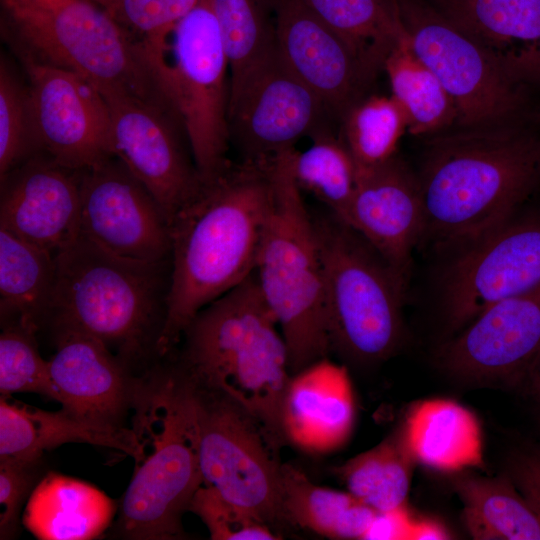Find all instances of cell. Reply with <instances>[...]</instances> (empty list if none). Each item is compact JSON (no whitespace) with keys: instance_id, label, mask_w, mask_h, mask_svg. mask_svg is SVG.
<instances>
[{"instance_id":"1","label":"cell","mask_w":540,"mask_h":540,"mask_svg":"<svg viewBox=\"0 0 540 540\" xmlns=\"http://www.w3.org/2000/svg\"><path fill=\"white\" fill-rule=\"evenodd\" d=\"M538 124L454 126L426 137L417 175L425 234L457 249L523 210L540 190Z\"/></svg>"},{"instance_id":"2","label":"cell","mask_w":540,"mask_h":540,"mask_svg":"<svg viewBox=\"0 0 540 540\" xmlns=\"http://www.w3.org/2000/svg\"><path fill=\"white\" fill-rule=\"evenodd\" d=\"M271 202L266 162L242 160L204 183L170 226L171 281L160 359L172 354L194 317L254 272Z\"/></svg>"},{"instance_id":"3","label":"cell","mask_w":540,"mask_h":540,"mask_svg":"<svg viewBox=\"0 0 540 540\" xmlns=\"http://www.w3.org/2000/svg\"><path fill=\"white\" fill-rule=\"evenodd\" d=\"M55 258V288L43 328L52 335L91 336L134 373L143 374L160 360L157 345L167 314L170 258L121 257L81 234Z\"/></svg>"},{"instance_id":"4","label":"cell","mask_w":540,"mask_h":540,"mask_svg":"<svg viewBox=\"0 0 540 540\" xmlns=\"http://www.w3.org/2000/svg\"><path fill=\"white\" fill-rule=\"evenodd\" d=\"M132 411L131 428L141 452L114 534L132 540L181 539L182 516L204 483L194 385L175 362L159 360L140 375Z\"/></svg>"},{"instance_id":"5","label":"cell","mask_w":540,"mask_h":540,"mask_svg":"<svg viewBox=\"0 0 540 540\" xmlns=\"http://www.w3.org/2000/svg\"><path fill=\"white\" fill-rule=\"evenodd\" d=\"M176 364L198 387L224 394L277 451L286 443L282 407L288 350L254 274L204 307L185 329Z\"/></svg>"},{"instance_id":"6","label":"cell","mask_w":540,"mask_h":540,"mask_svg":"<svg viewBox=\"0 0 540 540\" xmlns=\"http://www.w3.org/2000/svg\"><path fill=\"white\" fill-rule=\"evenodd\" d=\"M294 152L268 161L271 202L253 272L285 340L291 375L331 351L323 264L312 214L293 175Z\"/></svg>"},{"instance_id":"7","label":"cell","mask_w":540,"mask_h":540,"mask_svg":"<svg viewBox=\"0 0 540 540\" xmlns=\"http://www.w3.org/2000/svg\"><path fill=\"white\" fill-rule=\"evenodd\" d=\"M311 214L323 264L330 350L362 364L390 357L403 337L406 286L352 227L327 209Z\"/></svg>"},{"instance_id":"8","label":"cell","mask_w":540,"mask_h":540,"mask_svg":"<svg viewBox=\"0 0 540 540\" xmlns=\"http://www.w3.org/2000/svg\"><path fill=\"white\" fill-rule=\"evenodd\" d=\"M157 89L180 121L204 183L231 162L229 65L210 0H200L159 43L142 46Z\"/></svg>"},{"instance_id":"9","label":"cell","mask_w":540,"mask_h":540,"mask_svg":"<svg viewBox=\"0 0 540 540\" xmlns=\"http://www.w3.org/2000/svg\"><path fill=\"white\" fill-rule=\"evenodd\" d=\"M411 49L436 75L456 111L455 126L535 120L533 83L491 54L427 0H396Z\"/></svg>"},{"instance_id":"10","label":"cell","mask_w":540,"mask_h":540,"mask_svg":"<svg viewBox=\"0 0 540 540\" xmlns=\"http://www.w3.org/2000/svg\"><path fill=\"white\" fill-rule=\"evenodd\" d=\"M10 18L21 51L34 59L81 76L103 94L132 95L168 108L140 42L100 6L69 0Z\"/></svg>"},{"instance_id":"11","label":"cell","mask_w":540,"mask_h":540,"mask_svg":"<svg viewBox=\"0 0 540 540\" xmlns=\"http://www.w3.org/2000/svg\"><path fill=\"white\" fill-rule=\"evenodd\" d=\"M193 385L203 485L274 531L289 524L282 506V464L277 451L236 402L222 393Z\"/></svg>"},{"instance_id":"12","label":"cell","mask_w":540,"mask_h":540,"mask_svg":"<svg viewBox=\"0 0 540 540\" xmlns=\"http://www.w3.org/2000/svg\"><path fill=\"white\" fill-rule=\"evenodd\" d=\"M540 286V207L457 248L443 270L447 323L459 332L491 305Z\"/></svg>"},{"instance_id":"13","label":"cell","mask_w":540,"mask_h":540,"mask_svg":"<svg viewBox=\"0 0 540 540\" xmlns=\"http://www.w3.org/2000/svg\"><path fill=\"white\" fill-rule=\"evenodd\" d=\"M323 101L288 67L277 46L229 85L230 141L242 160L266 162L329 126Z\"/></svg>"},{"instance_id":"14","label":"cell","mask_w":540,"mask_h":540,"mask_svg":"<svg viewBox=\"0 0 540 540\" xmlns=\"http://www.w3.org/2000/svg\"><path fill=\"white\" fill-rule=\"evenodd\" d=\"M21 59L29 80L31 126L38 152L78 171L114 157L105 96L71 71L40 62L25 52Z\"/></svg>"},{"instance_id":"15","label":"cell","mask_w":540,"mask_h":540,"mask_svg":"<svg viewBox=\"0 0 540 540\" xmlns=\"http://www.w3.org/2000/svg\"><path fill=\"white\" fill-rule=\"evenodd\" d=\"M103 95L111 115L113 156L153 194L171 224L204 185L180 121L148 100Z\"/></svg>"},{"instance_id":"16","label":"cell","mask_w":540,"mask_h":540,"mask_svg":"<svg viewBox=\"0 0 540 540\" xmlns=\"http://www.w3.org/2000/svg\"><path fill=\"white\" fill-rule=\"evenodd\" d=\"M80 234L118 256L171 255L170 221L153 194L116 157L81 171Z\"/></svg>"},{"instance_id":"17","label":"cell","mask_w":540,"mask_h":540,"mask_svg":"<svg viewBox=\"0 0 540 540\" xmlns=\"http://www.w3.org/2000/svg\"><path fill=\"white\" fill-rule=\"evenodd\" d=\"M276 46L288 67L341 121L379 72L340 32L301 0H270Z\"/></svg>"},{"instance_id":"18","label":"cell","mask_w":540,"mask_h":540,"mask_svg":"<svg viewBox=\"0 0 540 540\" xmlns=\"http://www.w3.org/2000/svg\"><path fill=\"white\" fill-rule=\"evenodd\" d=\"M540 355V286L501 300L440 350L442 365L478 382L515 383Z\"/></svg>"},{"instance_id":"19","label":"cell","mask_w":540,"mask_h":540,"mask_svg":"<svg viewBox=\"0 0 540 540\" xmlns=\"http://www.w3.org/2000/svg\"><path fill=\"white\" fill-rule=\"evenodd\" d=\"M0 181L1 227L54 255L80 235L81 171L38 153Z\"/></svg>"},{"instance_id":"20","label":"cell","mask_w":540,"mask_h":540,"mask_svg":"<svg viewBox=\"0 0 540 540\" xmlns=\"http://www.w3.org/2000/svg\"><path fill=\"white\" fill-rule=\"evenodd\" d=\"M348 225L407 286L413 250L425 234L418 177L397 154L357 174Z\"/></svg>"},{"instance_id":"21","label":"cell","mask_w":540,"mask_h":540,"mask_svg":"<svg viewBox=\"0 0 540 540\" xmlns=\"http://www.w3.org/2000/svg\"><path fill=\"white\" fill-rule=\"evenodd\" d=\"M52 336L56 352L48 368L62 408L97 424L125 426L140 375L91 336Z\"/></svg>"},{"instance_id":"22","label":"cell","mask_w":540,"mask_h":540,"mask_svg":"<svg viewBox=\"0 0 540 540\" xmlns=\"http://www.w3.org/2000/svg\"><path fill=\"white\" fill-rule=\"evenodd\" d=\"M355 418L345 366L327 357L291 375L282 407L286 442L312 453H328L348 440Z\"/></svg>"},{"instance_id":"23","label":"cell","mask_w":540,"mask_h":540,"mask_svg":"<svg viewBox=\"0 0 540 540\" xmlns=\"http://www.w3.org/2000/svg\"><path fill=\"white\" fill-rule=\"evenodd\" d=\"M514 71L540 82V0H427Z\"/></svg>"},{"instance_id":"24","label":"cell","mask_w":540,"mask_h":540,"mask_svg":"<svg viewBox=\"0 0 540 540\" xmlns=\"http://www.w3.org/2000/svg\"><path fill=\"white\" fill-rule=\"evenodd\" d=\"M88 443L119 450L134 460L141 452L131 427L91 422L62 408L45 411L0 398V459L35 461L59 445Z\"/></svg>"},{"instance_id":"25","label":"cell","mask_w":540,"mask_h":540,"mask_svg":"<svg viewBox=\"0 0 540 540\" xmlns=\"http://www.w3.org/2000/svg\"><path fill=\"white\" fill-rule=\"evenodd\" d=\"M118 504L97 487L55 472L30 494L24 526L41 540H90L111 525Z\"/></svg>"},{"instance_id":"26","label":"cell","mask_w":540,"mask_h":540,"mask_svg":"<svg viewBox=\"0 0 540 540\" xmlns=\"http://www.w3.org/2000/svg\"><path fill=\"white\" fill-rule=\"evenodd\" d=\"M401 435L413 459L431 468L456 472L483 465L480 425L472 412L454 401L419 403Z\"/></svg>"},{"instance_id":"27","label":"cell","mask_w":540,"mask_h":540,"mask_svg":"<svg viewBox=\"0 0 540 540\" xmlns=\"http://www.w3.org/2000/svg\"><path fill=\"white\" fill-rule=\"evenodd\" d=\"M55 282V255L0 226L1 324L19 322L38 333L46 321Z\"/></svg>"},{"instance_id":"28","label":"cell","mask_w":540,"mask_h":540,"mask_svg":"<svg viewBox=\"0 0 540 540\" xmlns=\"http://www.w3.org/2000/svg\"><path fill=\"white\" fill-rule=\"evenodd\" d=\"M281 489L288 523L330 539H365L377 514L348 491L316 485L289 464L281 466Z\"/></svg>"},{"instance_id":"29","label":"cell","mask_w":540,"mask_h":540,"mask_svg":"<svg viewBox=\"0 0 540 540\" xmlns=\"http://www.w3.org/2000/svg\"><path fill=\"white\" fill-rule=\"evenodd\" d=\"M453 487L474 539L540 540V517L510 478L460 476Z\"/></svg>"},{"instance_id":"30","label":"cell","mask_w":540,"mask_h":540,"mask_svg":"<svg viewBox=\"0 0 540 540\" xmlns=\"http://www.w3.org/2000/svg\"><path fill=\"white\" fill-rule=\"evenodd\" d=\"M393 99L407 119L408 132L428 137L456 125L455 105L436 75L416 56L408 38L384 61Z\"/></svg>"},{"instance_id":"31","label":"cell","mask_w":540,"mask_h":540,"mask_svg":"<svg viewBox=\"0 0 540 540\" xmlns=\"http://www.w3.org/2000/svg\"><path fill=\"white\" fill-rule=\"evenodd\" d=\"M345 36L377 70L408 36L396 0H301Z\"/></svg>"},{"instance_id":"32","label":"cell","mask_w":540,"mask_h":540,"mask_svg":"<svg viewBox=\"0 0 540 540\" xmlns=\"http://www.w3.org/2000/svg\"><path fill=\"white\" fill-rule=\"evenodd\" d=\"M310 146L295 150L292 170L301 191L314 195L348 225L357 184L355 162L341 136L327 126L311 137Z\"/></svg>"},{"instance_id":"33","label":"cell","mask_w":540,"mask_h":540,"mask_svg":"<svg viewBox=\"0 0 540 540\" xmlns=\"http://www.w3.org/2000/svg\"><path fill=\"white\" fill-rule=\"evenodd\" d=\"M414 461L400 434L348 460L337 472L349 493L385 512L405 505Z\"/></svg>"},{"instance_id":"34","label":"cell","mask_w":540,"mask_h":540,"mask_svg":"<svg viewBox=\"0 0 540 540\" xmlns=\"http://www.w3.org/2000/svg\"><path fill=\"white\" fill-rule=\"evenodd\" d=\"M229 65L230 83L276 48L270 0H210Z\"/></svg>"},{"instance_id":"35","label":"cell","mask_w":540,"mask_h":540,"mask_svg":"<svg viewBox=\"0 0 540 540\" xmlns=\"http://www.w3.org/2000/svg\"><path fill=\"white\" fill-rule=\"evenodd\" d=\"M340 123V136L355 162L357 174L395 156L398 143L408 129L405 114L392 96H365L348 110Z\"/></svg>"},{"instance_id":"36","label":"cell","mask_w":540,"mask_h":540,"mask_svg":"<svg viewBox=\"0 0 540 540\" xmlns=\"http://www.w3.org/2000/svg\"><path fill=\"white\" fill-rule=\"evenodd\" d=\"M0 334V393H37L59 401L48 360L39 352L37 332L19 322L2 323Z\"/></svg>"},{"instance_id":"37","label":"cell","mask_w":540,"mask_h":540,"mask_svg":"<svg viewBox=\"0 0 540 540\" xmlns=\"http://www.w3.org/2000/svg\"><path fill=\"white\" fill-rule=\"evenodd\" d=\"M38 150L34 141L28 88L4 59L0 65V179Z\"/></svg>"},{"instance_id":"38","label":"cell","mask_w":540,"mask_h":540,"mask_svg":"<svg viewBox=\"0 0 540 540\" xmlns=\"http://www.w3.org/2000/svg\"><path fill=\"white\" fill-rule=\"evenodd\" d=\"M206 525L213 540H276L271 527L228 502L214 489L202 485L195 493L189 510Z\"/></svg>"},{"instance_id":"39","label":"cell","mask_w":540,"mask_h":540,"mask_svg":"<svg viewBox=\"0 0 540 540\" xmlns=\"http://www.w3.org/2000/svg\"><path fill=\"white\" fill-rule=\"evenodd\" d=\"M200 0H116L108 12L141 44L162 41Z\"/></svg>"},{"instance_id":"40","label":"cell","mask_w":540,"mask_h":540,"mask_svg":"<svg viewBox=\"0 0 540 540\" xmlns=\"http://www.w3.org/2000/svg\"><path fill=\"white\" fill-rule=\"evenodd\" d=\"M42 466V459H0V539L17 536L21 508L44 476Z\"/></svg>"},{"instance_id":"41","label":"cell","mask_w":540,"mask_h":540,"mask_svg":"<svg viewBox=\"0 0 540 540\" xmlns=\"http://www.w3.org/2000/svg\"><path fill=\"white\" fill-rule=\"evenodd\" d=\"M509 470V478L540 517V447L518 452Z\"/></svg>"},{"instance_id":"42","label":"cell","mask_w":540,"mask_h":540,"mask_svg":"<svg viewBox=\"0 0 540 540\" xmlns=\"http://www.w3.org/2000/svg\"><path fill=\"white\" fill-rule=\"evenodd\" d=\"M413 524L405 506L377 512L365 539L410 540Z\"/></svg>"},{"instance_id":"43","label":"cell","mask_w":540,"mask_h":540,"mask_svg":"<svg viewBox=\"0 0 540 540\" xmlns=\"http://www.w3.org/2000/svg\"><path fill=\"white\" fill-rule=\"evenodd\" d=\"M69 0H3L9 16L45 12L53 10Z\"/></svg>"},{"instance_id":"44","label":"cell","mask_w":540,"mask_h":540,"mask_svg":"<svg viewBox=\"0 0 540 540\" xmlns=\"http://www.w3.org/2000/svg\"><path fill=\"white\" fill-rule=\"evenodd\" d=\"M450 535L446 529L433 520L414 521L410 540H444Z\"/></svg>"},{"instance_id":"45","label":"cell","mask_w":540,"mask_h":540,"mask_svg":"<svg viewBox=\"0 0 540 540\" xmlns=\"http://www.w3.org/2000/svg\"><path fill=\"white\" fill-rule=\"evenodd\" d=\"M525 379L528 380L533 397L540 409V355L532 365Z\"/></svg>"},{"instance_id":"46","label":"cell","mask_w":540,"mask_h":540,"mask_svg":"<svg viewBox=\"0 0 540 540\" xmlns=\"http://www.w3.org/2000/svg\"><path fill=\"white\" fill-rule=\"evenodd\" d=\"M101 8L105 9L107 12L111 10L116 0H88Z\"/></svg>"},{"instance_id":"47","label":"cell","mask_w":540,"mask_h":540,"mask_svg":"<svg viewBox=\"0 0 540 540\" xmlns=\"http://www.w3.org/2000/svg\"><path fill=\"white\" fill-rule=\"evenodd\" d=\"M536 121L540 124V107L537 108L535 114Z\"/></svg>"}]
</instances>
